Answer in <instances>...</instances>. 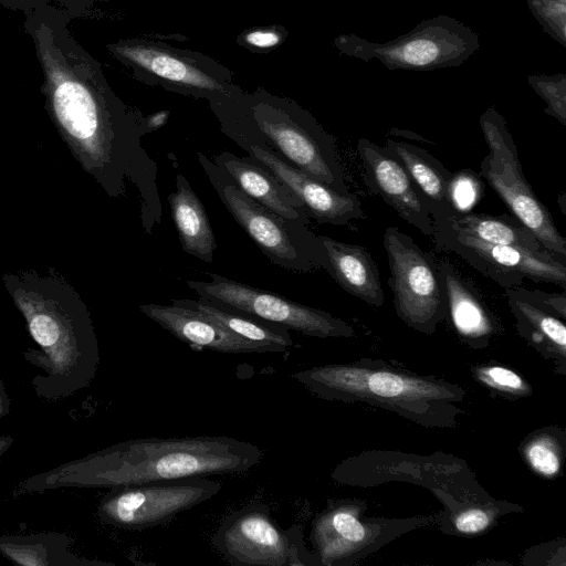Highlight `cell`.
I'll return each instance as SVG.
<instances>
[{
  "instance_id": "11",
  "label": "cell",
  "mask_w": 566,
  "mask_h": 566,
  "mask_svg": "<svg viewBox=\"0 0 566 566\" xmlns=\"http://www.w3.org/2000/svg\"><path fill=\"white\" fill-rule=\"evenodd\" d=\"M386 251L397 316L411 329L431 335L447 315L441 273L431 254L396 227L385 229Z\"/></svg>"
},
{
  "instance_id": "28",
  "label": "cell",
  "mask_w": 566,
  "mask_h": 566,
  "mask_svg": "<svg viewBox=\"0 0 566 566\" xmlns=\"http://www.w3.org/2000/svg\"><path fill=\"white\" fill-rule=\"evenodd\" d=\"M527 468L537 476L554 480L562 475L566 462V431L545 426L530 432L517 448Z\"/></svg>"
},
{
  "instance_id": "35",
  "label": "cell",
  "mask_w": 566,
  "mask_h": 566,
  "mask_svg": "<svg viewBox=\"0 0 566 566\" xmlns=\"http://www.w3.org/2000/svg\"><path fill=\"white\" fill-rule=\"evenodd\" d=\"M50 1L52 0H0V3L7 9L22 11L25 13L35 8L48 4Z\"/></svg>"
},
{
  "instance_id": "24",
  "label": "cell",
  "mask_w": 566,
  "mask_h": 566,
  "mask_svg": "<svg viewBox=\"0 0 566 566\" xmlns=\"http://www.w3.org/2000/svg\"><path fill=\"white\" fill-rule=\"evenodd\" d=\"M168 202L184 252L212 263L217 240L205 206L184 175H176V191Z\"/></svg>"
},
{
  "instance_id": "33",
  "label": "cell",
  "mask_w": 566,
  "mask_h": 566,
  "mask_svg": "<svg viewBox=\"0 0 566 566\" xmlns=\"http://www.w3.org/2000/svg\"><path fill=\"white\" fill-rule=\"evenodd\" d=\"M281 34L275 29H258L251 30L243 35L244 43L258 49H271L279 45L283 40Z\"/></svg>"
},
{
  "instance_id": "6",
  "label": "cell",
  "mask_w": 566,
  "mask_h": 566,
  "mask_svg": "<svg viewBox=\"0 0 566 566\" xmlns=\"http://www.w3.org/2000/svg\"><path fill=\"white\" fill-rule=\"evenodd\" d=\"M209 106L226 136L258 139L291 166L339 193H349L335 138L294 101L256 90Z\"/></svg>"
},
{
  "instance_id": "40",
  "label": "cell",
  "mask_w": 566,
  "mask_h": 566,
  "mask_svg": "<svg viewBox=\"0 0 566 566\" xmlns=\"http://www.w3.org/2000/svg\"><path fill=\"white\" fill-rule=\"evenodd\" d=\"M557 202L559 203V207H560V210L563 212V214H566V197H565V191H562L560 195L558 196V199H557Z\"/></svg>"
},
{
  "instance_id": "25",
  "label": "cell",
  "mask_w": 566,
  "mask_h": 566,
  "mask_svg": "<svg viewBox=\"0 0 566 566\" xmlns=\"http://www.w3.org/2000/svg\"><path fill=\"white\" fill-rule=\"evenodd\" d=\"M74 541L64 533L41 532L28 535L0 536V554L14 565L21 566H91L108 565L75 555Z\"/></svg>"
},
{
  "instance_id": "12",
  "label": "cell",
  "mask_w": 566,
  "mask_h": 566,
  "mask_svg": "<svg viewBox=\"0 0 566 566\" xmlns=\"http://www.w3.org/2000/svg\"><path fill=\"white\" fill-rule=\"evenodd\" d=\"M210 281H186L188 287L208 302L228 310L280 324L287 329L318 338H352L356 332L347 322L319 308L250 286L217 273Z\"/></svg>"
},
{
  "instance_id": "5",
  "label": "cell",
  "mask_w": 566,
  "mask_h": 566,
  "mask_svg": "<svg viewBox=\"0 0 566 566\" xmlns=\"http://www.w3.org/2000/svg\"><path fill=\"white\" fill-rule=\"evenodd\" d=\"M291 377L324 400L367 403L424 428L457 427L467 395L443 378L366 357L315 366Z\"/></svg>"
},
{
  "instance_id": "18",
  "label": "cell",
  "mask_w": 566,
  "mask_h": 566,
  "mask_svg": "<svg viewBox=\"0 0 566 566\" xmlns=\"http://www.w3.org/2000/svg\"><path fill=\"white\" fill-rule=\"evenodd\" d=\"M139 311L196 350L209 349L223 354L279 353L275 347L241 337L198 310L171 302L140 304Z\"/></svg>"
},
{
  "instance_id": "38",
  "label": "cell",
  "mask_w": 566,
  "mask_h": 566,
  "mask_svg": "<svg viewBox=\"0 0 566 566\" xmlns=\"http://www.w3.org/2000/svg\"><path fill=\"white\" fill-rule=\"evenodd\" d=\"M11 410V400L7 392L3 381L0 379V419L6 417Z\"/></svg>"
},
{
  "instance_id": "2",
  "label": "cell",
  "mask_w": 566,
  "mask_h": 566,
  "mask_svg": "<svg viewBox=\"0 0 566 566\" xmlns=\"http://www.w3.org/2000/svg\"><path fill=\"white\" fill-rule=\"evenodd\" d=\"M262 459L259 447L227 436L132 439L30 476L17 485L13 494L241 474Z\"/></svg>"
},
{
  "instance_id": "29",
  "label": "cell",
  "mask_w": 566,
  "mask_h": 566,
  "mask_svg": "<svg viewBox=\"0 0 566 566\" xmlns=\"http://www.w3.org/2000/svg\"><path fill=\"white\" fill-rule=\"evenodd\" d=\"M476 382L492 396L507 400L527 398L533 395L532 385L516 370L497 363H482L471 367Z\"/></svg>"
},
{
  "instance_id": "26",
  "label": "cell",
  "mask_w": 566,
  "mask_h": 566,
  "mask_svg": "<svg viewBox=\"0 0 566 566\" xmlns=\"http://www.w3.org/2000/svg\"><path fill=\"white\" fill-rule=\"evenodd\" d=\"M433 221L443 222L455 230L489 243L512 245L533 251H547L534 233L514 216L467 211L454 212L444 219Z\"/></svg>"
},
{
  "instance_id": "21",
  "label": "cell",
  "mask_w": 566,
  "mask_h": 566,
  "mask_svg": "<svg viewBox=\"0 0 566 566\" xmlns=\"http://www.w3.org/2000/svg\"><path fill=\"white\" fill-rule=\"evenodd\" d=\"M213 163L228 171L239 188L261 206L284 218L311 224L301 200L254 158L224 150L214 156Z\"/></svg>"
},
{
  "instance_id": "4",
  "label": "cell",
  "mask_w": 566,
  "mask_h": 566,
  "mask_svg": "<svg viewBox=\"0 0 566 566\" xmlns=\"http://www.w3.org/2000/svg\"><path fill=\"white\" fill-rule=\"evenodd\" d=\"M331 478L342 485L374 488L409 483L429 490L442 505L438 526L443 534L475 537L501 517L524 512L517 503L493 497L465 460L442 451L418 454L400 450H365L339 462Z\"/></svg>"
},
{
  "instance_id": "14",
  "label": "cell",
  "mask_w": 566,
  "mask_h": 566,
  "mask_svg": "<svg viewBox=\"0 0 566 566\" xmlns=\"http://www.w3.org/2000/svg\"><path fill=\"white\" fill-rule=\"evenodd\" d=\"M431 240L439 250L458 255L504 290L521 286L525 280L566 289V259L549 251L489 243L440 221H433Z\"/></svg>"
},
{
  "instance_id": "17",
  "label": "cell",
  "mask_w": 566,
  "mask_h": 566,
  "mask_svg": "<svg viewBox=\"0 0 566 566\" xmlns=\"http://www.w3.org/2000/svg\"><path fill=\"white\" fill-rule=\"evenodd\" d=\"M363 176L369 191L431 240L433 222L423 198L405 167L385 148L367 138L357 142Z\"/></svg>"
},
{
  "instance_id": "31",
  "label": "cell",
  "mask_w": 566,
  "mask_h": 566,
  "mask_svg": "<svg viewBox=\"0 0 566 566\" xmlns=\"http://www.w3.org/2000/svg\"><path fill=\"white\" fill-rule=\"evenodd\" d=\"M521 563L526 566H565L566 539L556 538L526 549Z\"/></svg>"
},
{
  "instance_id": "7",
  "label": "cell",
  "mask_w": 566,
  "mask_h": 566,
  "mask_svg": "<svg viewBox=\"0 0 566 566\" xmlns=\"http://www.w3.org/2000/svg\"><path fill=\"white\" fill-rule=\"evenodd\" d=\"M198 160L226 209L271 263L297 273L327 271L328 258L319 235L298 220L261 206L235 184L228 171L199 151Z\"/></svg>"
},
{
  "instance_id": "20",
  "label": "cell",
  "mask_w": 566,
  "mask_h": 566,
  "mask_svg": "<svg viewBox=\"0 0 566 566\" xmlns=\"http://www.w3.org/2000/svg\"><path fill=\"white\" fill-rule=\"evenodd\" d=\"M504 291L521 338L542 357L551 360L557 375L565 376V319L531 297L523 285Z\"/></svg>"
},
{
  "instance_id": "16",
  "label": "cell",
  "mask_w": 566,
  "mask_h": 566,
  "mask_svg": "<svg viewBox=\"0 0 566 566\" xmlns=\"http://www.w3.org/2000/svg\"><path fill=\"white\" fill-rule=\"evenodd\" d=\"M247 154L266 167L304 205L308 218L319 224L347 226L367 217L360 199L339 193L282 160L264 143L239 134L227 135Z\"/></svg>"
},
{
  "instance_id": "9",
  "label": "cell",
  "mask_w": 566,
  "mask_h": 566,
  "mask_svg": "<svg viewBox=\"0 0 566 566\" xmlns=\"http://www.w3.org/2000/svg\"><path fill=\"white\" fill-rule=\"evenodd\" d=\"M109 53L144 82L210 103H221L242 90L229 72L209 57L142 39L119 40Z\"/></svg>"
},
{
  "instance_id": "36",
  "label": "cell",
  "mask_w": 566,
  "mask_h": 566,
  "mask_svg": "<svg viewBox=\"0 0 566 566\" xmlns=\"http://www.w3.org/2000/svg\"><path fill=\"white\" fill-rule=\"evenodd\" d=\"M53 1V0H52ZM63 6L64 9L74 11L80 14H84L85 11L97 1H111V0H54Z\"/></svg>"
},
{
  "instance_id": "13",
  "label": "cell",
  "mask_w": 566,
  "mask_h": 566,
  "mask_svg": "<svg viewBox=\"0 0 566 566\" xmlns=\"http://www.w3.org/2000/svg\"><path fill=\"white\" fill-rule=\"evenodd\" d=\"M221 484L208 476H187L111 488L99 501L97 516L108 525L143 531L213 497Z\"/></svg>"
},
{
  "instance_id": "23",
  "label": "cell",
  "mask_w": 566,
  "mask_h": 566,
  "mask_svg": "<svg viewBox=\"0 0 566 566\" xmlns=\"http://www.w3.org/2000/svg\"><path fill=\"white\" fill-rule=\"evenodd\" d=\"M385 148L405 167L423 198L432 221L455 211L449 199L452 172L428 150L406 142L388 138Z\"/></svg>"
},
{
  "instance_id": "3",
  "label": "cell",
  "mask_w": 566,
  "mask_h": 566,
  "mask_svg": "<svg viewBox=\"0 0 566 566\" xmlns=\"http://www.w3.org/2000/svg\"><path fill=\"white\" fill-rule=\"evenodd\" d=\"M2 282L40 347L23 352L24 359L41 370L31 379L36 396L59 401L87 388L97 374L99 348L80 294L53 273H6Z\"/></svg>"
},
{
  "instance_id": "10",
  "label": "cell",
  "mask_w": 566,
  "mask_h": 566,
  "mask_svg": "<svg viewBox=\"0 0 566 566\" xmlns=\"http://www.w3.org/2000/svg\"><path fill=\"white\" fill-rule=\"evenodd\" d=\"M480 125L489 153L480 164L479 175L497 193L512 216L526 226L547 251L566 259V239L525 178L515 142L504 118L489 109L481 116Z\"/></svg>"
},
{
  "instance_id": "30",
  "label": "cell",
  "mask_w": 566,
  "mask_h": 566,
  "mask_svg": "<svg viewBox=\"0 0 566 566\" xmlns=\"http://www.w3.org/2000/svg\"><path fill=\"white\" fill-rule=\"evenodd\" d=\"M481 176L471 169L452 172L449 182V199L455 212H467L480 199Z\"/></svg>"
},
{
  "instance_id": "8",
  "label": "cell",
  "mask_w": 566,
  "mask_h": 566,
  "mask_svg": "<svg viewBox=\"0 0 566 566\" xmlns=\"http://www.w3.org/2000/svg\"><path fill=\"white\" fill-rule=\"evenodd\" d=\"M359 499L329 501L313 521L310 541L318 565L353 566L412 531L438 524L439 514L366 516Z\"/></svg>"
},
{
  "instance_id": "15",
  "label": "cell",
  "mask_w": 566,
  "mask_h": 566,
  "mask_svg": "<svg viewBox=\"0 0 566 566\" xmlns=\"http://www.w3.org/2000/svg\"><path fill=\"white\" fill-rule=\"evenodd\" d=\"M212 544L235 566L318 565L305 549L301 528H281L265 505H252L228 515L212 536Z\"/></svg>"
},
{
  "instance_id": "19",
  "label": "cell",
  "mask_w": 566,
  "mask_h": 566,
  "mask_svg": "<svg viewBox=\"0 0 566 566\" xmlns=\"http://www.w3.org/2000/svg\"><path fill=\"white\" fill-rule=\"evenodd\" d=\"M438 265L447 302L444 319L465 346L486 348L501 333L496 315L476 286L450 260H438Z\"/></svg>"
},
{
  "instance_id": "22",
  "label": "cell",
  "mask_w": 566,
  "mask_h": 566,
  "mask_svg": "<svg viewBox=\"0 0 566 566\" xmlns=\"http://www.w3.org/2000/svg\"><path fill=\"white\" fill-rule=\"evenodd\" d=\"M319 239L328 258L326 272L333 280L350 295L380 307L385 301L380 273L367 248L322 234Z\"/></svg>"
},
{
  "instance_id": "27",
  "label": "cell",
  "mask_w": 566,
  "mask_h": 566,
  "mask_svg": "<svg viewBox=\"0 0 566 566\" xmlns=\"http://www.w3.org/2000/svg\"><path fill=\"white\" fill-rule=\"evenodd\" d=\"M171 302L198 310L230 332L249 340L275 347L279 353L287 352L293 345L290 329L280 324L238 313L200 297L197 301L181 298Z\"/></svg>"
},
{
  "instance_id": "32",
  "label": "cell",
  "mask_w": 566,
  "mask_h": 566,
  "mask_svg": "<svg viewBox=\"0 0 566 566\" xmlns=\"http://www.w3.org/2000/svg\"><path fill=\"white\" fill-rule=\"evenodd\" d=\"M439 50L436 44L428 40H417L406 44L401 51V59L408 63L422 65L433 61Z\"/></svg>"
},
{
  "instance_id": "1",
  "label": "cell",
  "mask_w": 566,
  "mask_h": 566,
  "mask_svg": "<svg viewBox=\"0 0 566 566\" xmlns=\"http://www.w3.org/2000/svg\"><path fill=\"white\" fill-rule=\"evenodd\" d=\"M78 15L49 3L24 13L43 73L44 107L73 157L109 197H125L127 182L137 188L142 227L151 234L163 206L157 164L142 144L149 134L146 117L114 93L98 61L73 36L69 24Z\"/></svg>"
},
{
  "instance_id": "39",
  "label": "cell",
  "mask_w": 566,
  "mask_h": 566,
  "mask_svg": "<svg viewBox=\"0 0 566 566\" xmlns=\"http://www.w3.org/2000/svg\"><path fill=\"white\" fill-rule=\"evenodd\" d=\"M13 441L11 436L0 434V458L9 450Z\"/></svg>"
},
{
  "instance_id": "37",
  "label": "cell",
  "mask_w": 566,
  "mask_h": 566,
  "mask_svg": "<svg viewBox=\"0 0 566 566\" xmlns=\"http://www.w3.org/2000/svg\"><path fill=\"white\" fill-rule=\"evenodd\" d=\"M169 117V111H159L146 117V126L148 133L155 132L163 127Z\"/></svg>"
},
{
  "instance_id": "34",
  "label": "cell",
  "mask_w": 566,
  "mask_h": 566,
  "mask_svg": "<svg viewBox=\"0 0 566 566\" xmlns=\"http://www.w3.org/2000/svg\"><path fill=\"white\" fill-rule=\"evenodd\" d=\"M531 297L547 307L560 318L566 319V295L565 293H547L541 290L526 289Z\"/></svg>"
}]
</instances>
